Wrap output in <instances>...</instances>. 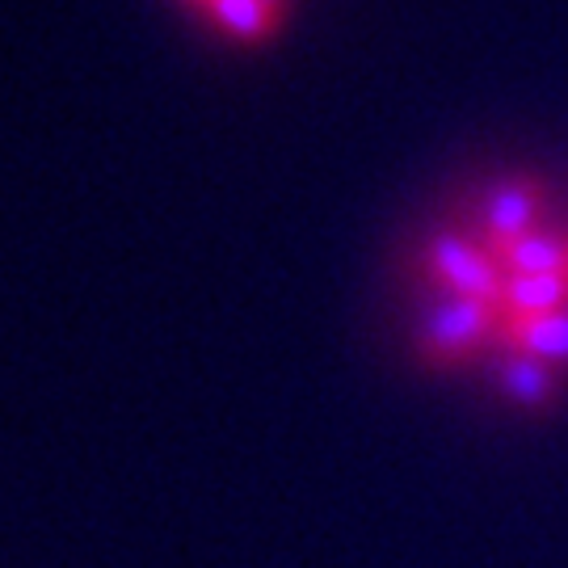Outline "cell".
Segmentation results:
<instances>
[{
  "instance_id": "obj_1",
  "label": "cell",
  "mask_w": 568,
  "mask_h": 568,
  "mask_svg": "<svg viewBox=\"0 0 568 568\" xmlns=\"http://www.w3.org/2000/svg\"><path fill=\"white\" fill-rule=\"evenodd\" d=\"M501 307L497 300H467V295H447L434 307L417 337V358L426 366H464L476 358L485 345L497 342Z\"/></svg>"
},
{
  "instance_id": "obj_2",
  "label": "cell",
  "mask_w": 568,
  "mask_h": 568,
  "mask_svg": "<svg viewBox=\"0 0 568 568\" xmlns=\"http://www.w3.org/2000/svg\"><path fill=\"white\" fill-rule=\"evenodd\" d=\"M426 274L447 295H467V300H497L506 283V270L485 248V241L464 232H443L426 244Z\"/></svg>"
},
{
  "instance_id": "obj_3",
  "label": "cell",
  "mask_w": 568,
  "mask_h": 568,
  "mask_svg": "<svg viewBox=\"0 0 568 568\" xmlns=\"http://www.w3.org/2000/svg\"><path fill=\"white\" fill-rule=\"evenodd\" d=\"M544 206H548V185L535 182V178H509V182L493 185L485 199V232H480L485 248H497V244H509L535 232Z\"/></svg>"
},
{
  "instance_id": "obj_4",
  "label": "cell",
  "mask_w": 568,
  "mask_h": 568,
  "mask_svg": "<svg viewBox=\"0 0 568 568\" xmlns=\"http://www.w3.org/2000/svg\"><path fill=\"white\" fill-rule=\"evenodd\" d=\"M493 379H497V392H501L506 400H514L518 408L539 413V408H551L556 400H560L565 371H560V366H551V363H544V358L518 354V349H501Z\"/></svg>"
},
{
  "instance_id": "obj_5",
  "label": "cell",
  "mask_w": 568,
  "mask_h": 568,
  "mask_svg": "<svg viewBox=\"0 0 568 568\" xmlns=\"http://www.w3.org/2000/svg\"><path fill=\"white\" fill-rule=\"evenodd\" d=\"M493 349H518L544 363L568 366V307L551 316H501Z\"/></svg>"
},
{
  "instance_id": "obj_6",
  "label": "cell",
  "mask_w": 568,
  "mask_h": 568,
  "mask_svg": "<svg viewBox=\"0 0 568 568\" xmlns=\"http://www.w3.org/2000/svg\"><path fill=\"white\" fill-rule=\"evenodd\" d=\"M497 265L509 274H565L568 270V236L565 232H548V227H535L527 236L509 244L488 248Z\"/></svg>"
},
{
  "instance_id": "obj_7",
  "label": "cell",
  "mask_w": 568,
  "mask_h": 568,
  "mask_svg": "<svg viewBox=\"0 0 568 568\" xmlns=\"http://www.w3.org/2000/svg\"><path fill=\"white\" fill-rule=\"evenodd\" d=\"M501 316H551L568 307V270L565 274H509L497 295Z\"/></svg>"
},
{
  "instance_id": "obj_8",
  "label": "cell",
  "mask_w": 568,
  "mask_h": 568,
  "mask_svg": "<svg viewBox=\"0 0 568 568\" xmlns=\"http://www.w3.org/2000/svg\"><path fill=\"white\" fill-rule=\"evenodd\" d=\"M203 13L220 34L236 42H270L283 26V13H274L265 0H211Z\"/></svg>"
},
{
  "instance_id": "obj_9",
  "label": "cell",
  "mask_w": 568,
  "mask_h": 568,
  "mask_svg": "<svg viewBox=\"0 0 568 568\" xmlns=\"http://www.w3.org/2000/svg\"><path fill=\"white\" fill-rule=\"evenodd\" d=\"M265 4H270L274 13H286V4H291V0H265Z\"/></svg>"
},
{
  "instance_id": "obj_10",
  "label": "cell",
  "mask_w": 568,
  "mask_h": 568,
  "mask_svg": "<svg viewBox=\"0 0 568 568\" xmlns=\"http://www.w3.org/2000/svg\"><path fill=\"white\" fill-rule=\"evenodd\" d=\"M185 4H194V9H206V4H211V0H185Z\"/></svg>"
}]
</instances>
